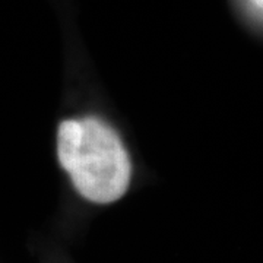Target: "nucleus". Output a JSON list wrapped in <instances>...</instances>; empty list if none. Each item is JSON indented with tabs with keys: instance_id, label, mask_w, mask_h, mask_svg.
Wrapping results in <instances>:
<instances>
[{
	"instance_id": "1",
	"label": "nucleus",
	"mask_w": 263,
	"mask_h": 263,
	"mask_svg": "<svg viewBox=\"0 0 263 263\" xmlns=\"http://www.w3.org/2000/svg\"><path fill=\"white\" fill-rule=\"evenodd\" d=\"M57 155L76 190L94 203H111L127 192L132 165L117 133L100 119L60 123Z\"/></svg>"
},
{
	"instance_id": "2",
	"label": "nucleus",
	"mask_w": 263,
	"mask_h": 263,
	"mask_svg": "<svg viewBox=\"0 0 263 263\" xmlns=\"http://www.w3.org/2000/svg\"><path fill=\"white\" fill-rule=\"evenodd\" d=\"M247 13L253 19H260L262 16V0H241Z\"/></svg>"
}]
</instances>
